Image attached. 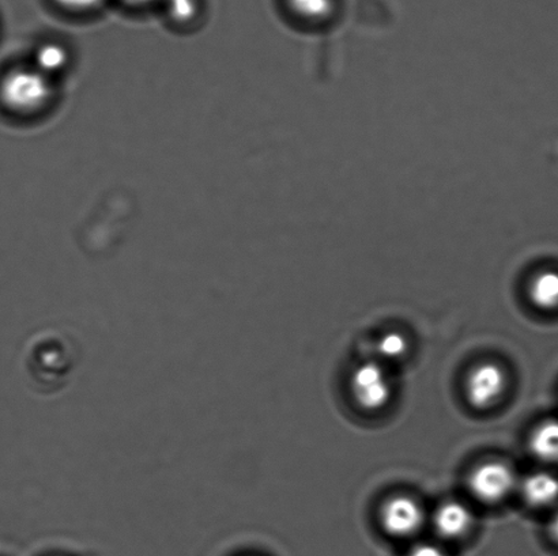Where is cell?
I'll use <instances>...</instances> for the list:
<instances>
[{
	"mask_svg": "<svg viewBox=\"0 0 558 556\" xmlns=\"http://www.w3.org/2000/svg\"><path fill=\"white\" fill-rule=\"evenodd\" d=\"M0 97L4 106L15 113H37L51 103L53 81L35 65L16 69L3 79Z\"/></svg>",
	"mask_w": 558,
	"mask_h": 556,
	"instance_id": "6da1fadb",
	"label": "cell"
},
{
	"mask_svg": "<svg viewBox=\"0 0 558 556\" xmlns=\"http://www.w3.org/2000/svg\"><path fill=\"white\" fill-rule=\"evenodd\" d=\"M515 486V473L500 461L484 462L470 473L469 489L474 497L486 504L499 503Z\"/></svg>",
	"mask_w": 558,
	"mask_h": 556,
	"instance_id": "7a4b0ae2",
	"label": "cell"
},
{
	"mask_svg": "<svg viewBox=\"0 0 558 556\" xmlns=\"http://www.w3.org/2000/svg\"><path fill=\"white\" fill-rule=\"evenodd\" d=\"M355 401L366 411H376L390 400L391 388L385 370L376 363H364L355 369L352 378Z\"/></svg>",
	"mask_w": 558,
	"mask_h": 556,
	"instance_id": "3957f363",
	"label": "cell"
},
{
	"mask_svg": "<svg viewBox=\"0 0 558 556\" xmlns=\"http://www.w3.org/2000/svg\"><path fill=\"white\" fill-rule=\"evenodd\" d=\"M506 374L495 363H483L473 369L466 381V394L470 405L475 408H488L500 399L506 390Z\"/></svg>",
	"mask_w": 558,
	"mask_h": 556,
	"instance_id": "277c9868",
	"label": "cell"
},
{
	"mask_svg": "<svg viewBox=\"0 0 558 556\" xmlns=\"http://www.w3.org/2000/svg\"><path fill=\"white\" fill-rule=\"evenodd\" d=\"M424 514L414 499H388L381 509V526L393 536H409L423 524Z\"/></svg>",
	"mask_w": 558,
	"mask_h": 556,
	"instance_id": "5b68a950",
	"label": "cell"
},
{
	"mask_svg": "<svg viewBox=\"0 0 558 556\" xmlns=\"http://www.w3.org/2000/svg\"><path fill=\"white\" fill-rule=\"evenodd\" d=\"M473 524L472 511L459 503L441 505L435 515V527L441 536L459 538L464 535Z\"/></svg>",
	"mask_w": 558,
	"mask_h": 556,
	"instance_id": "8992f818",
	"label": "cell"
},
{
	"mask_svg": "<svg viewBox=\"0 0 558 556\" xmlns=\"http://www.w3.org/2000/svg\"><path fill=\"white\" fill-rule=\"evenodd\" d=\"M523 497L533 506H548L558 498V478L538 472L529 477L523 484Z\"/></svg>",
	"mask_w": 558,
	"mask_h": 556,
	"instance_id": "52a82bcc",
	"label": "cell"
},
{
	"mask_svg": "<svg viewBox=\"0 0 558 556\" xmlns=\"http://www.w3.org/2000/svg\"><path fill=\"white\" fill-rule=\"evenodd\" d=\"M69 63L70 53L62 44L44 42L35 53L33 65L49 78H53L54 75L63 73Z\"/></svg>",
	"mask_w": 558,
	"mask_h": 556,
	"instance_id": "ba28073f",
	"label": "cell"
},
{
	"mask_svg": "<svg viewBox=\"0 0 558 556\" xmlns=\"http://www.w3.org/2000/svg\"><path fill=\"white\" fill-rule=\"evenodd\" d=\"M530 449L539 460L558 462V421H546L534 430Z\"/></svg>",
	"mask_w": 558,
	"mask_h": 556,
	"instance_id": "9c48e42d",
	"label": "cell"
},
{
	"mask_svg": "<svg viewBox=\"0 0 558 556\" xmlns=\"http://www.w3.org/2000/svg\"><path fill=\"white\" fill-rule=\"evenodd\" d=\"M530 297L541 309L558 308V272L546 271L535 277L530 287Z\"/></svg>",
	"mask_w": 558,
	"mask_h": 556,
	"instance_id": "30bf717a",
	"label": "cell"
},
{
	"mask_svg": "<svg viewBox=\"0 0 558 556\" xmlns=\"http://www.w3.org/2000/svg\"><path fill=\"white\" fill-rule=\"evenodd\" d=\"M290 9L306 20L326 18L331 13L333 0H288Z\"/></svg>",
	"mask_w": 558,
	"mask_h": 556,
	"instance_id": "8fae6325",
	"label": "cell"
},
{
	"mask_svg": "<svg viewBox=\"0 0 558 556\" xmlns=\"http://www.w3.org/2000/svg\"><path fill=\"white\" fill-rule=\"evenodd\" d=\"M169 16L178 24H189L198 15V0H163Z\"/></svg>",
	"mask_w": 558,
	"mask_h": 556,
	"instance_id": "7c38bea8",
	"label": "cell"
},
{
	"mask_svg": "<svg viewBox=\"0 0 558 556\" xmlns=\"http://www.w3.org/2000/svg\"><path fill=\"white\" fill-rule=\"evenodd\" d=\"M408 342L398 332H390L381 337L377 350L386 358H399L407 353Z\"/></svg>",
	"mask_w": 558,
	"mask_h": 556,
	"instance_id": "4fadbf2b",
	"label": "cell"
},
{
	"mask_svg": "<svg viewBox=\"0 0 558 556\" xmlns=\"http://www.w3.org/2000/svg\"><path fill=\"white\" fill-rule=\"evenodd\" d=\"M62 8L73 11H86L97 8L102 0H54Z\"/></svg>",
	"mask_w": 558,
	"mask_h": 556,
	"instance_id": "5bb4252c",
	"label": "cell"
},
{
	"mask_svg": "<svg viewBox=\"0 0 558 556\" xmlns=\"http://www.w3.org/2000/svg\"><path fill=\"white\" fill-rule=\"evenodd\" d=\"M408 556H448L441 548L434 546V544H421L414 547Z\"/></svg>",
	"mask_w": 558,
	"mask_h": 556,
	"instance_id": "9a60e30c",
	"label": "cell"
},
{
	"mask_svg": "<svg viewBox=\"0 0 558 556\" xmlns=\"http://www.w3.org/2000/svg\"><path fill=\"white\" fill-rule=\"evenodd\" d=\"M124 2L133 5H147L157 2V0H124Z\"/></svg>",
	"mask_w": 558,
	"mask_h": 556,
	"instance_id": "2e32d148",
	"label": "cell"
},
{
	"mask_svg": "<svg viewBox=\"0 0 558 556\" xmlns=\"http://www.w3.org/2000/svg\"><path fill=\"white\" fill-rule=\"evenodd\" d=\"M551 535H554L558 542V515L555 517L554 522H551Z\"/></svg>",
	"mask_w": 558,
	"mask_h": 556,
	"instance_id": "e0dca14e",
	"label": "cell"
}]
</instances>
